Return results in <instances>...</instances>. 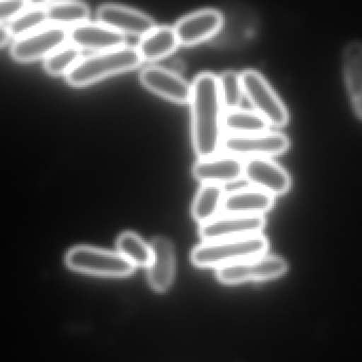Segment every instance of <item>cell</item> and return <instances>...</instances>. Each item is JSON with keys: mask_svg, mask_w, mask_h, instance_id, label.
<instances>
[{"mask_svg": "<svg viewBox=\"0 0 362 362\" xmlns=\"http://www.w3.org/2000/svg\"><path fill=\"white\" fill-rule=\"evenodd\" d=\"M141 84L158 96L180 105L190 103L192 84L175 71L160 66H149L139 74Z\"/></svg>", "mask_w": 362, "mask_h": 362, "instance_id": "obj_11", "label": "cell"}, {"mask_svg": "<svg viewBox=\"0 0 362 362\" xmlns=\"http://www.w3.org/2000/svg\"><path fill=\"white\" fill-rule=\"evenodd\" d=\"M117 250L118 253L122 254L135 268L136 267L148 268L151 262V245L146 243L135 233H122L117 239Z\"/></svg>", "mask_w": 362, "mask_h": 362, "instance_id": "obj_23", "label": "cell"}, {"mask_svg": "<svg viewBox=\"0 0 362 362\" xmlns=\"http://www.w3.org/2000/svg\"><path fill=\"white\" fill-rule=\"evenodd\" d=\"M192 139L201 160L217 156L222 146L223 105L220 94L219 77L211 73L197 76L192 83Z\"/></svg>", "mask_w": 362, "mask_h": 362, "instance_id": "obj_1", "label": "cell"}, {"mask_svg": "<svg viewBox=\"0 0 362 362\" xmlns=\"http://www.w3.org/2000/svg\"><path fill=\"white\" fill-rule=\"evenodd\" d=\"M179 44L175 28L156 27L151 33L141 37L137 49L143 61L154 62L170 56L175 52Z\"/></svg>", "mask_w": 362, "mask_h": 362, "instance_id": "obj_19", "label": "cell"}, {"mask_svg": "<svg viewBox=\"0 0 362 362\" xmlns=\"http://www.w3.org/2000/svg\"><path fill=\"white\" fill-rule=\"evenodd\" d=\"M290 147V139L281 132H266L253 135H230L222 141V149L230 156L269 158L279 156Z\"/></svg>", "mask_w": 362, "mask_h": 362, "instance_id": "obj_7", "label": "cell"}, {"mask_svg": "<svg viewBox=\"0 0 362 362\" xmlns=\"http://www.w3.org/2000/svg\"><path fill=\"white\" fill-rule=\"evenodd\" d=\"M343 74L355 113L362 119V43L354 41L343 50Z\"/></svg>", "mask_w": 362, "mask_h": 362, "instance_id": "obj_18", "label": "cell"}, {"mask_svg": "<svg viewBox=\"0 0 362 362\" xmlns=\"http://www.w3.org/2000/svg\"><path fill=\"white\" fill-rule=\"evenodd\" d=\"M28 3L23 0H16V1H5L3 0L0 3V18L1 23H9L10 21L18 18L21 13L28 8Z\"/></svg>", "mask_w": 362, "mask_h": 362, "instance_id": "obj_27", "label": "cell"}, {"mask_svg": "<svg viewBox=\"0 0 362 362\" xmlns=\"http://www.w3.org/2000/svg\"><path fill=\"white\" fill-rule=\"evenodd\" d=\"M220 94L226 111L240 109L243 88L240 74L226 71L219 76Z\"/></svg>", "mask_w": 362, "mask_h": 362, "instance_id": "obj_26", "label": "cell"}, {"mask_svg": "<svg viewBox=\"0 0 362 362\" xmlns=\"http://www.w3.org/2000/svg\"><path fill=\"white\" fill-rule=\"evenodd\" d=\"M226 194L222 185L203 184L192 203L194 219L200 224H204L218 217V213L222 211Z\"/></svg>", "mask_w": 362, "mask_h": 362, "instance_id": "obj_20", "label": "cell"}, {"mask_svg": "<svg viewBox=\"0 0 362 362\" xmlns=\"http://www.w3.org/2000/svg\"><path fill=\"white\" fill-rule=\"evenodd\" d=\"M65 262L71 270L105 277H126L135 267L118 252L80 245L67 252Z\"/></svg>", "mask_w": 362, "mask_h": 362, "instance_id": "obj_4", "label": "cell"}, {"mask_svg": "<svg viewBox=\"0 0 362 362\" xmlns=\"http://www.w3.org/2000/svg\"><path fill=\"white\" fill-rule=\"evenodd\" d=\"M141 62L139 49L132 46L96 52L82 58L67 74L66 81L76 88H83L110 76L132 71Z\"/></svg>", "mask_w": 362, "mask_h": 362, "instance_id": "obj_2", "label": "cell"}, {"mask_svg": "<svg viewBox=\"0 0 362 362\" xmlns=\"http://www.w3.org/2000/svg\"><path fill=\"white\" fill-rule=\"evenodd\" d=\"M243 177L253 187L259 188L273 197L286 194L291 187L289 173L269 158H247Z\"/></svg>", "mask_w": 362, "mask_h": 362, "instance_id": "obj_10", "label": "cell"}, {"mask_svg": "<svg viewBox=\"0 0 362 362\" xmlns=\"http://www.w3.org/2000/svg\"><path fill=\"white\" fill-rule=\"evenodd\" d=\"M270 124L260 114L251 110L226 111L223 128L230 135H253L269 132Z\"/></svg>", "mask_w": 362, "mask_h": 362, "instance_id": "obj_21", "label": "cell"}, {"mask_svg": "<svg viewBox=\"0 0 362 362\" xmlns=\"http://www.w3.org/2000/svg\"><path fill=\"white\" fill-rule=\"evenodd\" d=\"M243 94L253 107L273 127H284L289 122V112L264 76L254 69L240 74Z\"/></svg>", "mask_w": 362, "mask_h": 362, "instance_id": "obj_5", "label": "cell"}, {"mask_svg": "<svg viewBox=\"0 0 362 362\" xmlns=\"http://www.w3.org/2000/svg\"><path fill=\"white\" fill-rule=\"evenodd\" d=\"M245 162L238 156H221L200 160L192 167V175L203 184H230L243 177Z\"/></svg>", "mask_w": 362, "mask_h": 362, "instance_id": "obj_15", "label": "cell"}, {"mask_svg": "<svg viewBox=\"0 0 362 362\" xmlns=\"http://www.w3.org/2000/svg\"><path fill=\"white\" fill-rule=\"evenodd\" d=\"M269 241L264 235L203 243L192 252V262L199 268L220 269L243 260L266 255Z\"/></svg>", "mask_w": 362, "mask_h": 362, "instance_id": "obj_3", "label": "cell"}, {"mask_svg": "<svg viewBox=\"0 0 362 362\" xmlns=\"http://www.w3.org/2000/svg\"><path fill=\"white\" fill-rule=\"evenodd\" d=\"M287 271L288 264L285 259L279 256L264 255L218 269L217 277L221 283L235 285L277 279Z\"/></svg>", "mask_w": 362, "mask_h": 362, "instance_id": "obj_6", "label": "cell"}, {"mask_svg": "<svg viewBox=\"0 0 362 362\" xmlns=\"http://www.w3.org/2000/svg\"><path fill=\"white\" fill-rule=\"evenodd\" d=\"M266 226L264 216L223 215L201 224L200 236L204 243L245 238L262 234Z\"/></svg>", "mask_w": 362, "mask_h": 362, "instance_id": "obj_9", "label": "cell"}, {"mask_svg": "<svg viewBox=\"0 0 362 362\" xmlns=\"http://www.w3.org/2000/svg\"><path fill=\"white\" fill-rule=\"evenodd\" d=\"M81 49L74 45H64L45 59V71L49 75H67L81 60Z\"/></svg>", "mask_w": 362, "mask_h": 362, "instance_id": "obj_25", "label": "cell"}, {"mask_svg": "<svg viewBox=\"0 0 362 362\" xmlns=\"http://www.w3.org/2000/svg\"><path fill=\"white\" fill-rule=\"evenodd\" d=\"M48 23L56 26L73 27L88 23L90 9L79 1H58L46 6Z\"/></svg>", "mask_w": 362, "mask_h": 362, "instance_id": "obj_22", "label": "cell"}, {"mask_svg": "<svg viewBox=\"0 0 362 362\" xmlns=\"http://www.w3.org/2000/svg\"><path fill=\"white\" fill-rule=\"evenodd\" d=\"M11 37V33H10L7 25L1 23V35H0V42H1V46H5Z\"/></svg>", "mask_w": 362, "mask_h": 362, "instance_id": "obj_28", "label": "cell"}, {"mask_svg": "<svg viewBox=\"0 0 362 362\" xmlns=\"http://www.w3.org/2000/svg\"><path fill=\"white\" fill-rule=\"evenodd\" d=\"M273 204L272 194L252 186L226 194L221 211L226 215L264 216Z\"/></svg>", "mask_w": 362, "mask_h": 362, "instance_id": "obj_17", "label": "cell"}, {"mask_svg": "<svg viewBox=\"0 0 362 362\" xmlns=\"http://www.w3.org/2000/svg\"><path fill=\"white\" fill-rule=\"evenodd\" d=\"M97 20L122 35L144 37L156 28L150 16L126 6L107 4L97 11Z\"/></svg>", "mask_w": 362, "mask_h": 362, "instance_id": "obj_12", "label": "cell"}, {"mask_svg": "<svg viewBox=\"0 0 362 362\" xmlns=\"http://www.w3.org/2000/svg\"><path fill=\"white\" fill-rule=\"evenodd\" d=\"M48 18L46 6L35 5L28 7L18 18L4 23L7 25L12 37L20 39L25 35H30L43 27L47 26Z\"/></svg>", "mask_w": 362, "mask_h": 362, "instance_id": "obj_24", "label": "cell"}, {"mask_svg": "<svg viewBox=\"0 0 362 362\" xmlns=\"http://www.w3.org/2000/svg\"><path fill=\"white\" fill-rule=\"evenodd\" d=\"M223 26V16L215 9H204L184 16L175 25L180 44L197 45L217 35Z\"/></svg>", "mask_w": 362, "mask_h": 362, "instance_id": "obj_13", "label": "cell"}, {"mask_svg": "<svg viewBox=\"0 0 362 362\" xmlns=\"http://www.w3.org/2000/svg\"><path fill=\"white\" fill-rule=\"evenodd\" d=\"M69 40L71 45L79 49L103 52L124 47L126 37L122 33L105 25L84 23L69 30Z\"/></svg>", "mask_w": 362, "mask_h": 362, "instance_id": "obj_14", "label": "cell"}, {"mask_svg": "<svg viewBox=\"0 0 362 362\" xmlns=\"http://www.w3.org/2000/svg\"><path fill=\"white\" fill-rule=\"evenodd\" d=\"M69 40V30L64 27L47 25L30 35L16 39L11 54L18 62H33L47 58L63 47Z\"/></svg>", "mask_w": 362, "mask_h": 362, "instance_id": "obj_8", "label": "cell"}, {"mask_svg": "<svg viewBox=\"0 0 362 362\" xmlns=\"http://www.w3.org/2000/svg\"><path fill=\"white\" fill-rule=\"evenodd\" d=\"M152 258L148 267V279L152 289L164 292L175 279V256L173 243L164 237H158L151 243Z\"/></svg>", "mask_w": 362, "mask_h": 362, "instance_id": "obj_16", "label": "cell"}]
</instances>
